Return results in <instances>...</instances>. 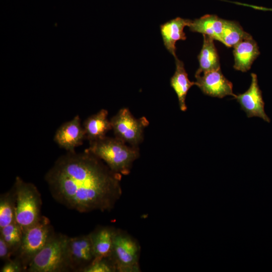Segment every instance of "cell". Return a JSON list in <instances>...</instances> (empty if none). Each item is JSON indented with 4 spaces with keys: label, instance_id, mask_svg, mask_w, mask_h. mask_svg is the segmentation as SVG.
Masks as SVG:
<instances>
[{
    "label": "cell",
    "instance_id": "6da1fadb",
    "mask_svg": "<svg viewBox=\"0 0 272 272\" xmlns=\"http://www.w3.org/2000/svg\"><path fill=\"white\" fill-rule=\"evenodd\" d=\"M121 175L91 153L67 152L45 176L58 203L80 213L110 211L122 195Z\"/></svg>",
    "mask_w": 272,
    "mask_h": 272
},
{
    "label": "cell",
    "instance_id": "7a4b0ae2",
    "mask_svg": "<svg viewBox=\"0 0 272 272\" xmlns=\"http://www.w3.org/2000/svg\"><path fill=\"white\" fill-rule=\"evenodd\" d=\"M85 151L103 161L113 172L120 175L128 174L133 162L140 156L138 147L127 146L120 139L105 138L90 141Z\"/></svg>",
    "mask_w": 272,
    "mask_h": 272
},
{
    "label": "cell",
    "instance_id": "3957f363",
    "mask_svg": "<svg viewBox=\"0 0 272 272\" xmlns=\"http://www.w3.org/2000/svg\"><path fill=\"white\" fill-rule=\"evenodd\" d=\"M13 190L15 200V222L23 233L41 217V195L34 184L25 182L19 176L15 179Z\"/></svg>",
    "mask_w": 272,
    "mask_h": 272
},
{
    "label": "cell",
    "instance_id": "277c9868",
    "mask_svg": "<svg viewBox=\"0 0 272 272\" xmlns=\"http://www.w3.org/2000/svg\"><path fill=\"white\" fill-rule=\"evenodd\" d=\"M69 237L54 234L35 256L26 270L29 272H59L68 270L66 246Z\"/></svg>",
    "mask_w": 272,
    "mask_h": 272
},
{
    "label": "cell",
    "instance_id": "5b68a950",
    "mask_svg": "<svg viewBox=\"0 0 272 272\" xmlns=\"http://www.w3.org/2000/svg\"><path fill=\"white\" fill-rule=\"evenodd\" d=\"M141 246L126 232L115 229L113 248L109 259L116 271L139 272Z\"/></svg>",
    "mask_w": 272,
    "mask_h": 272
},
{
    "label": "cell",
    "instance_id": "8992f818",
    "mask_svg": "<svg viewBox=\"0 0 272 272\" xmlns=\"http://www.w3.org/2000/svg\"><path fill=\"white\" fill-rule=\"evenodd\" d=\"M54 234L49 220L43 216L23 233L22 243L16 254V259L21 262L24 270L26 269L33 258Z\"/></svg>",
    "mask_w": 272,
    "mask_h": 272
},
{
    "label": "cell",
    "instance_id": "52a82bcc",
    "mask_svg": "<svg viewBox=\"0 0 272 272\" xmlns=\"http://www.w3.org/2000/svg\"><path fill=\"white\" fill-rule=\"evenodd\" d=\"M110 121L115 137L135 147L143 142L144 129L149 124L145 117L135 118L127 108L120 109Z\"/></svg>",
    "mask_w": 272,
    "mask_h": 272
},
{
    "label": "cell",
    "instance_id": "ba28073f",
    "mask_svg": "<svg viewBox=\"0 0 272 272\" xmlns=\"http://www.w3.org/2000/svg\"><path fill=\"white\" fill-rule=\"evenodd\" d=\"M95 259L90 234L69 237L66 246L68 270L83 271Z\"/></svg>",
    "mask_w": 272,
    "mask_h": 272
},
{
    "label": "cell",
    "instance_id": "9c48e42d",
    "mask_svg": "<svg viewBox=\"0 0 272 272\" xmlns=\"http://www.w3.org/2000/svg\"><path fill=\"white\" fill-rule=\"evenodd\" d=\"M251 82L248 89L242 94L235 95V99L239 103L241 108L248 117H258L267 122H270V118L264 111V102L262 93L258 84L257 76L251 74Z\"/></svg>",
    "mask_w": 272,
    "mask_h": 272
},
{
    "label": "cell",
    "instance_id": "30bf717a",
    "mask_svg": "<svg viewBox=\"0 0 272 272\" xmlns=\"http://www.w3.org/2000/svg\"><path fill=\"white\" fill-rule=\"evenodd\" d=\"M195 76L196 85L207 95L222 98L227 96H235L233 85L223 75L221 69Z\"/></svg>",
    "mask_w": 272,
    "mask_h": 272
},
{
    "label": "cell",
    "instance_id": "8fae6325",
    "mask_svg": "<svg viewBox=\"0 0 272 272\" xmlns=\"http://www.w3.org/2000/svg\"><path fill=\"white\" fill-rule=\"evenodd\" d=\"M86 139V133L81 124L79 115L63 123L56 130L54 141L67 152H74L75 149Z\"/></svg>",
    "mask_w": 272,
    "mask_h": 272
},
{
    "label": "cell",
    "instance_id": "7c38bea8",
    "mask_svg": "<svg viewBox=\"0 0 272 272\" xmlns=\"http://www.w3.org/2000/svg\"><path fill=\"white\" fill-rule=\"evenodd\" d=\"M191 20L176 18L160 25V32L164 45L166 49L174 57L176 54V43L186 38L184 28L188 26Z\"/></svg>",
    "mask_w": 272,
    "mask_h": 272
},
{
    "label": "cell",
    "instance_id": "4fadbf2b",
    "mask_svg": "<svg viewBox=\"0 0 272 272\" xmlns=\"http://www.w3.org/2000/svg\"><path fill=\"white\" fill-rule=\"evenodd\" d=\"M233 48L234 68L242 72L248 71L260 53L256 42L251 36L236 44Z\"/></svg>",
    "mask_w": 272,
    "mask_h": 272
},
{
    "label": "cell",
    "instance_id": "5bb4252c",
    "mask_svg": "<svg viewBox=\"0 0 272 272\" xmlns=\"http://www.w3.org/2000/svg\"><path fill=\"white\" fill-rule=\"evenodd\" d=\"M115 229L111 227H101L90 233L95 259L109 258L112 250Z\"/></svg>",
    "mask_w": 272,
    "mask_h": 272
},
{
    "label": "cell",
    "instance_id": "9a60e30c",
    "mask_svg": "<svg viewBox=\"0 0 272 272\" xmlns=\"http://www.w3.org/2000/svg\"><path fill=\"white\" fill-rule=\"evenodd\" d=\"M108 111L102 109L85 120L83 127L86 139L89 142L105 138L108 131L112 129L111 121L108 119Z\"/></svg>",
    "mask_w": 272,
    "mask_h": 272
},
{
    "label": "cell",
    "instance_id": "2e32d148",
    "mask_svg": "<svg viewBox=\"0 0 272 272\" xmlns=\"http://www.w3.org/2000/svg\"><path fill=\"white\" fill-rule=\"evenodd\" d=\"M175 59L176 69L170 79V85L177 95L180 109L184 112L187 110L185 99L187 92L195 82L189 80L183 62L177 57Z\"/></svg>",
    "mask_w": 272,
    "mask_h": 272
},
{
    "label": "cell",
    "instance_id": "e0dca14e",
    "mask_svg": "<svg viewBox=\"0 0 272 272\" xmlns=\"http://www.w3.org/2000/svg\"><path fill=\"white\" fill-rule=\"evenodd\" d=\"M224 20L216 15H206L200 18L191 20L188 27L192 32L208 35L214 40L221 42Z\"/></svg>",
    "mask_w": 272,
    "mask_h": 272
},
{
    "label": "cell",
    "instance_id": "ac0fdd59",
    "mask_svg": "<svg viewBox=\"0 0 272 272\" xmlns=\"http://www.w3.org/2000/svg\"><path fill=\"white\" fill-rule=\"evenodd\" d=\"M203 42L202 48L198 55L199 67L195 76L216 70L220 68L219 57L214 43V39L207 35H203Z\"/></svg>",
    "mask_w": 272,
    "mask_h": 272
},
{
    "label": "cell",
    "instance_id": "d6986e66",
    "mask_svg": "<svg viewBox=\"0 0 272 272\" xmlns=\"http://www.w3.org/2000/svg\"><path fill=\"white\" fill-rule=\"evenodd\" d=\"M250 36L251 35L244 31L238 23L232 21L224 20L221 42L227 47H233Z\"/></svg>",
    "mask_w": 272,
    "mask_h": 272
},
{
    "label": "cell",
    "instance_id": "ffe728a7",
    "mask_svg": "<svg viewBox=\"0 0 272 272\" xmlns=\"http://www.w3.org/2000/svg\"><path fill=\"white\" fill-rule=\"evenodd\" d=\"M15 222V200L13 190L1 194L0 229Z\"/></svg>",
    "mask_w": 272,
    "mask_h": 272
},
{
    "label": "cell",
    "instance_id": "44dd1931",
    "mask_svg": "<svg viewBox=\"0 0 272 272\" xmlns=\"http://www.w3.org/2000/svg\"><path fill=\"white\" fill-rule=\"evenodd\" d=\"M1 236L8 244L13 255L16 254L22 240L23 232L16 222L0 229Z\"/></svg>",
    "mask_w": 272,
    "mask_h": 272
},
{
    "label": "cell",
    "instance_id": "7402d4cb",
    "mask_svg": "<svg viewBox=\"0 0 272 272\" xmlns=\"http://www.w3.org/2000/svg\"><path fill=\"white\" fill-rule=\"evenodd\" d=\"M116 269L109 258L94 259L83 272H114Z\"/></svg>",
    "mask_w": 272,
    "mask_h": 272
},
{
    "label": "cell",
    "instance_id": "603a6c76",
    "mask_svg": "<svg viewBox=\"0 0 272 272\" xmlns=\"http://www.w3.org/2000/svg\"><path fill=\"white\" fill-rule=\"evenodd\" d=\"M24 270L21 262L17 259H10L6 261L1 269V272H20Z\"/></svg>",
    "mask_w": 272,
    "mask_h": 272
},
{
    "label": "cell",
    "instance_id": "cb8c5ba5",
    "mask_svg": "<svg viewBox=\"0 0 272 272\" xmlns=\"http://www.w3.org/2000/svg\"><path fill=\"white\" fill-rule=\"evenodd\" d=\"M13 255L11 248L3 238L0 236V258L5 261L11 259Z\"/></svg>",
    "mask_w": 272,
    "mask_h": 272
}]
</instances>
